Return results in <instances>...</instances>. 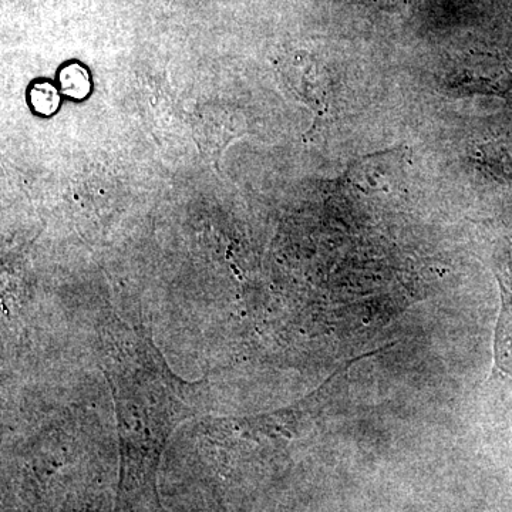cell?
<instances>
[{
	"label": "cell",
	"instance_id": "obj_2",
	"mask_svg": "<svg viewBox=\"0 0 512 512\" xmlns=\"http://www.w3.org/2000/svg\"><path fill=\"white\" fill-rule=\"evenodd\" d=\"M440 83L454 97H507L512 92V72L498 57L471 52L453 60Z\"/></svg>",
	"mask_w": 512,
	"mask_h": 512
},
{
	"label": "cell",
	"instance_id": "obj_3",
	"mask_svg": "<svg viewBox=\"0 0 512 512\" xmlns=\"http://www.w3.org/2000/svg\"><path fill=\"white\" fill-rule=\"evenodd\" d=\"M406 175V151L389 148L353 161L345 183L360 194H394L402 188Z\"/></svg>",
	"mask_w": 512,
	"mask_h": 512
},
{
	"label": "cell",
	"instance_id": "obj_4",
	"mask_svg": "<svg viewBox=\"0 0 512 512\" xmlns=\"http://www.w3.org/2000/svg\"><path fill=\"white\" fill-rule=\"evenodd\" d=\"M473 160L491 177L512 183V138L485 141L474 150Z\"/></svg>",
	"mask_w": 512,
	"mask_h": 512
},
{
	"label": "cell",
	"instance_id": "obj_8",
	"mask_svg": "<svg viewBox=\"0 0 512 512\" xmlns=\"http://www.w3.org/2000/svg\"><path fill=\"white\" fill-rule=\"evenodd\" d=\"M30 100H32L33 109L45 116L55 113L60 104L59 94L49 83L36 84L30 92Z\"/></svg>",
	"mask_w": 512,
	"mask_h": 512
},
{
	"label": "cell",
	"instance_id": "obj_9",
	"mask_svg": "<svg viewBox=\"0 0 512 512\" xmlns=\"http://www.w3.org/2000/svg\"><path fill=\"white\" fill-rule=\"evenodd\" d=\"M383 5L386 6H402L409 5V3L414 2V0H382Z\"/></svg>",
	"mask_w": 512,
	"mask_h": 512
},
{
	"label": "cell",
	"instance_id": "obj_6",
	"mask_svg": "<svg viewBox=\"0 0 512 512\" xmlns=\"http://www.w3.org/2000/svg\"><path fill=\"white\" fill-rule=\"evenodd\" d=\"M295 82L296 89L312 104L313 109L325 113L328 110V80L326 76L319 73L313 64L296 66Z\"/></svg>",
	"mask_w": 512,
	"mask_h": 512
},
{
	"label": "cell",
	"instance_id": "obj_5",
	"mask_svg": "<svg viewBox=\"0 0 512 512\" xmlns=\"http://www.w3.org/2000/svg\"><path fill=\"white\" fill-rule=\"evenodd\" d=\"M235 123H237V116L234 113H228V111H222V113L220 111H211V113L201 114V116H198L197 130H195V137L201 140L198 141V144L207 140L212 134H217L210 151H208V153L214 154L217 148L227 146V143L220 136L221 133L228 140L237 137L239 124Z\"/></svg>",
	"mask_w": 512,
	"mask_h": 512
},
{
	"label": "cell",
	"instance_id": "obj_7",
	"mask_svg": "<svg viewBox=\"0 0 512 512\" xmlns=\"http://www.w3.org/2000/svg\"><path fill=\"white\" fill-rule=\"evenodd\" d=\"M63 93L73 99H84L90 93V77L80 64H70L60 72Z\"/></svg>",
	"mask_w": 512,
	"mask_h": 512
},
{
	"label": "cell",
	"instance_id": "obj_1",
	"mask_svg": "<svg viewBox=\"0 0 512 512\" xmlns=\"http://www.w3.org/2000/svg\"><path fill=\"white\" fill-rule=\"evenodd\" d=\"M106 343V369L120 431L117 512H156L157 471L171 431L191 410L177 396L178 384L147 342L117 330Z\"/></svg>",
	"mask_w": 512,
	"mask_h": 512
}]
</instances>
